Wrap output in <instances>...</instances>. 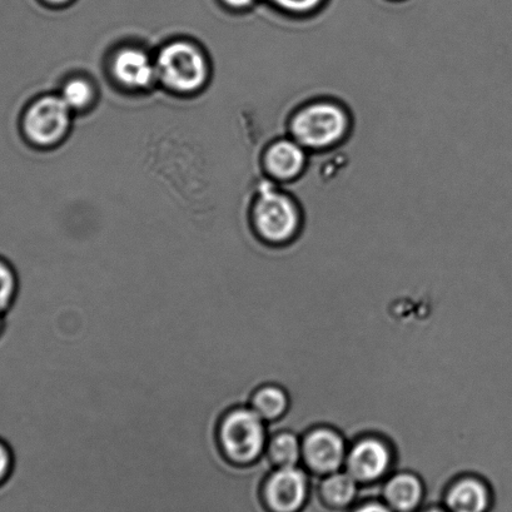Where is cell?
I'll return each instance as SVG.
<instances>
[{
	"instance_id": "6da1fadb",
	"label": "cell",
	"mask_w": 512,
	"mask_h": 512,
	"mask_svg": "<svg viewBox=\"0 0 512 512\" xmlns=\"http://www.w3.org/2000/svg\"><path fill=\"white\" fill-rule=\"evenodd\" d=\"M351 129L349 111L336 101L318 99L293 114L291 137L307 151H328L345 141Z\"/></svg>"
},
{
	"instance_id": "7a4b0ae2",
	"label": "cell",
	"mask_w": 512,
	"mask_h": 512,
	"mask_svg": "<svg viewBox=\"0 0 512 512\" xmlns=\"http://www.w3.org/2000/svg\"><path fill=\"white\" fill-rule=\"evenodd\" d=\"M268 437L267 422L248 405L232 407L218 422V446L233 465L247 466L260 460L266 452Z\"/></svg>"
},
{
	"instance_id": "3957f363",
	"label": "cell",
	"mask_w": 512,
	"mask_h": 512,
	"mask_svg": "<svg viewBox=\"0 0 512 512\" xmlns=\"http://www.w3.org/2000/svg\"><path fill=\"white\" fill-rule=\"evenodd\" d=\"M253 230L270 246H285L303 231L302 216L296 201L271 183H263L252 215Z\"/></svg>"
},
{
	"instance_id": "277c9868",
	"label": "cell",
	"mask_w": 512,
	"mask_h": 512,
	"mask_svg": "<svg viewBox=\"0 0 512 512\" xmlns=\"http://www.w3.org/2000/svg\"><path fill=\"white\" fill-rule=\"evenodd\" d=\"M156 67L157 77L172 91L196 92L207 82L205 54L188 42H173L164 47L159 53Z\"/></svg>"
},
{
	"instance_id": "5b68a950",
	"label": "cell",
	"mask_w": 512,
	"mask_h": 512,
	"mask_svg": "<svg viewBox=\"0 0 512 512\" xmlns=\"http://www.w3.org/2000/svg\"><path fill=\"white\" fill-rule=\"evenodd\" d=\"M395 452L384 437L369 435L354 442L347 451L345 469L361 485L385 482L394 472Z\"/></svg>"
},
{
	"instance_id": "8992f818",
	"label": "cell",
	"mask_w": 512,
	"mask_h": 512,
	"mask_svg": "<svg viewBox=\"0 0 512 512\" xmlns=\"http://www.w3.org/2000/svg\"><path fill=\"white\" fill-rule=\"evenodd\" d=\"M310 491V472L305 467H276L262 487L263 501L271 512H298Z\"/></svg>"
},
{
	"instance_id": "52a82bcc",
	"label": "cell",
	"mask_w": 512,
	"mask_h": 512,
	"mask_svg": "<svg viewBox=\"0 0 512 512\" xmlns=\"http://www.w3.org/2000/svg\"><path fill=\"white\" fill-rule=\"evenodd\" d=\"M347 444L340 432L328 426L315 427L302 439V465L308 472L330 475L345 466Z\"/></svg>"
},
{
	"instance_id": "ba28073f",
	"label": "cell",
	"mask_w": 512,
	"mask_h": 512,
	"mask_svg": "<svg viewBox=\"0 0 512 512\" xmlns=\"http://www.w3.org/2000/svg\"><path fill=\"white\" fill-rule=\"evenodd\" d=\"M71 123V108L61 97L47 96L38 99L24 116V132L29 141L48 146L64 137Z\"/></svg>"
},
{
	"instance_id": "9c48e42d",
	"label": "cell",
	"mask_w": 512,
	"mask_h": 512,
	"mask_svg": "<svg viewBox=\"0 0 512 512\" xmlns=\"http://www.w3.org/2000/svg\"><path fill=\"white\" fill-rule=\"evenodd\" d=\"M492 502L490 485L480 477L465 475L452 482L442 506L447 512H489Z\"/></svg>"
},
{
	"instance_id": "30bf717a",
	"label": "cell",
	"mask_w": 512,
	"mask_h": 512,
	"mask_svg": "<svg viewBox=\"0 0 512 512\" xmlns=\"http://www.w3.org/2000/svg\"><path fill=\"white\" fill-rule=\"evenodd\" d=\"M382 501L395 512H417L425 500V486L411 471H394L382 485Z\"/></svg>"
},
{
	"instance_id": "8fae6325",
	"label": "cell",
	"mask_w": 512,
	"mask_h": 512,
	"mask_svg": "<svg viewBox=\"0 0 512 512\" xmlns=\"http://www.w3.org/2000/svg\"><path fill=\"white\" fill-rule=\"evenodd\" d=\"M307 152V149L292 137L273 142L265 154L268 173L280 182L297 180L306 169Z\"/></svg>"
},
{
	"instance_id": "7c38bea8",
	"label": "cell",
	"mask_w": 512,
	"mask_h": 512,
	"mask_svg": "<svg viewBox=\"0 0 512 512\" xmlns=\"http://www.w3.org/2000/svg\"><path fill=\"white\" fill-rule=\"evenodd\" d=\"M113 73L123 86L143 89L151 86L157 77V67L143 51L126 48L114 58Z\"/></svg>"
},
{
	"instance_id": "4fadbf2b",
	"label": "cell",
	"mask_w": 512,
	"mask_h": 512,
	"mask_svg": "<svg viewBox=\"0 0 512 512\" xmlns=\"http://www.w3.org/2000/svg\"><path fill=\"white\" fill-rule=\"evenodd\" d=\"M320 491L326 504L335 509H351L359 502L361 484L349 472L340 470L322 476Z\"/></svg>"
},
{
	"instance_id": "5bb4252c",
	"label": "cell",
	"mask_w": 512,
	"mask_h": 512,
	"mask_svg": "<svg viewBox=\"0 0 512 512\" xmlns=\"http://www.w3.org/2000/svg\"><path fill=\"white\" fill-rule=\"evenodd\" d=\"M253 411L267 424L280 420L290 407V395L277 384H265L253 392L250 404Z\"/></svg>"
},
{
	"instance_id": "9a60e30c",
	"label": "cell",
	"mask_w": 512,
	"mask_h": 512,
	"mask_svg": "<svg viewBox=\"0 0 512 512\" xmlns=\"http://www.w3.org/2000/svg\"><path fill=\"white\" fill-rule=\"evenodd\" d=\"M266 454L276 467L300 466L302 437L292 430L272 432L268 437Z\"/></svg>"
},
{
	"instance_id": "2e32d148",
	"label": "cell",
	"mask_w": 512,
	"mask_h": 512,
	"mask_svg": "<svg viewBox=\"0 0 512 512\" xmlns=\"http://www.w3.org/2000/svg\"><path fill=\"white\" fill-rule=\"evenodd\" d=\"M19 277L16 267L7 258L0 257V312L7 313L17 300Z\"/></svg>"
},
{
	"instance_id": "e0dca14e",
	"label": "cell",
	"mask_w": 512,
	"mask_h": 512,
	"mask_svg": "<svg viewBox=\"0 0 512 512\" xmlns=\"http://www.w3.org/2000/svg\"><path fill=\"white\" fill-rule=\"evenodd\" d=\"M93 88L86 79H72L62 91V99L72 109H83L92 102Z\"/></svg>"
},
{
	"instance_id": "ac0fdd59",
	"label": "cell",
	"mask_w": 512,
	"mask_h": 512,
	"mask_svg": "<svg viewBox=\"0 0 512 512\" xmlns=\"http://www.w3.org/2000/svg\"><path fill=\"white\" fill-rule=\"evenodd\" d=\"M273 7L293 17H308L320 11L327 0H268Z\"/></svg>"
},
{
	"instance_id": "d6986e66",
	"label": "cell",
	"mask_w": 512,
	"mask_h": 512,
	"mask_svg": "<svg viewBox=\"0 0 512 512\" xmlns=\"http://www.w3.org/2000/svg\"><path fill=\"white\" fill-rule=\"evenodd\" d=\"M14 469V454L12 447L0 437V486L6 484Z\"/></svg>"
},
{
	"instance_id": "ffe728a7",
	"label": "cell",
	"mask_w": 512,
	"mask_h": 512,
	"mask_svg": "<svg viewBox=\"0 0 512 512\" xmlns=\"http://www.w3.org/2000/svg\"><path fill=\"white\" fill-rule=\"evenodd\" d=\"M350 512H395L382 500H366L357 502L351 507Z\"/></svg>"
},
{
	"instance_id": "44dd1931",
	"label": "cell",
	"mask_w": 512,
	"mask_h": 512,
	"mask_svg": "<svg viewBox=\"0 0 512 512\" xmlns=\"http://www.w3.org/2000/svg\"><path fill=\"white\" fill-rule=\"evenodd\" d=\"M223 2L233 9H246L253 6L256 0H223Z\"/></svg>"
},
{
	"instance_id": "7402d4cb",
	"label": "cell",
	"mask_w": 512,
	"mask_h": 512,
	"mask_svg": "<svg viewBox=\"0 0 512 512\" xmlns=\"http://www.w3.org/2000/svg\"><path fill=\"white\" fill-rule=\"evenodd\" d=\"M417 512H447V510L442 505H430L421 506V509Z\"/></svg>"
},
{
	"instance_id": "603a6c76",
	"label": "cell",
	"mask_w": 512,
	"mask_h": 512,
	"mask_svg": "<svg viewBox=\"0 0 512 512\" xmlns=\"http://www.w3.org/2000/svg\"><path fill=\"white\" fill-rule=\"evenodd\" d=\"M7 325V313L0 312V337H2Z\"/></svg>"
},
{
	"instance_id": "cb8c5ba5",
	"label": "cell",
	"mask_w": 512,
	"mask_h": 512,
	"mask_svg": "<svg viewBox=\"0 0 512 512\" xmlns=\"http://www.w3.org/2000/svg\"><path fill=\"white\" fill-rule=\"evenodd\" d=\"M46 2L51 3V4H64V3H68L69 0H46Z\"/></svg>"
}]
</instances>
